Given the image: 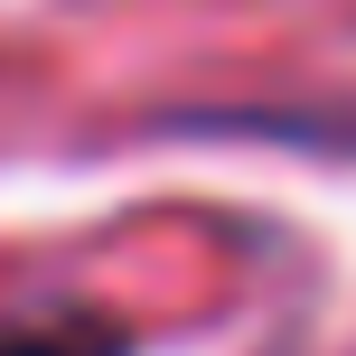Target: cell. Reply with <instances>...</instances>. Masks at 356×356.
Instances as JSON below:
<instances>
[{
	"label": "cell",
	"instance_id": "obj_1",
	"mask_svg": "<svg viewBox=\"0 0 356 356\" xmlns=\"http://www.w3.org/2000/svg\"><path fill=\"white\" fill-rule=\"evenodd\" d=\"M0 356H131V338L113 319H94V309H75V319H19V328H0Z\"/></svg>",
	"mask_w": 356,
	"mask_h": 356
}]
</instances>
